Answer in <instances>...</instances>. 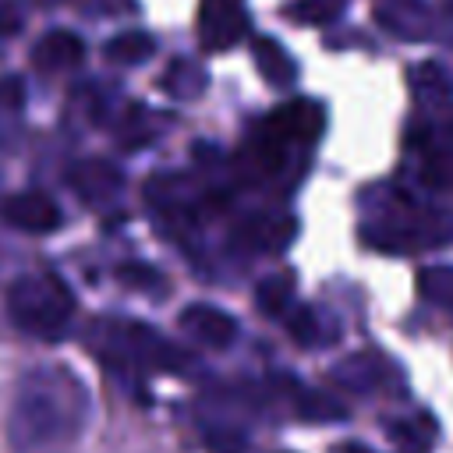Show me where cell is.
<instances>
[{"label": "cell", "mask_w": 453, "mask_h": 453, "mask_svg": "<svg viewBox=\"0 0 453 453\" xmlns=\"http://www.w3.org/2000/svg\"><path fill=\"white\" fill-rule=\"evenodd\" d=\"M163 88H166L170 96H177V99H195V96H202V88H205V74H202V67L191 64V60H173L170 71L163 74Z\"/></svg>", "instance_id": "7c38bea8"}, {"label": "cell", "mask_w": 453, "mask_h": 453, "mask_svg": "<svg viewBox=\"0 0 453 453\" xmlns=\"http://www.w3.org/2000/svg\"><path fill=\"white\" fill-rule=\"evenodd\" d=\"M88 389L67 365L28 368L7 411V442L14 453H42L67 446L88 421Z\"/></svg>", "instance_id": "6da1fadb"}, {"label": "cell", "mask_w": 453, "mask_h": 453, "mask_svg": "<svg viewBox=\"0 0 453 453\" xmlns=\"http://www.w3.org/2000/svg\"><path fill=\"white\" fill-rule=\"evenodd\" d=\"M7 319L32 340H60L74 315V294L57 273H21L7 287Z\"/></svg>", "instance_id": "7a4b0ae2"}, {"label": "cell", "mask_w": 453, "mask_h": 453, "mask_svg": "<svg viewBox=\"0 0 453 453\" xmlns=\"http://www.w3.org/2000/svg\"><path fill=\"white\" fill-rule=\"evenodd\" d=\"M106 343L120 347L124 354L138 357V361H152L156 368H166V365H180V354L152 329L138 326V322H110L106 326Z\"/></svg>", "instance_id": "8992f818"}, {"label": "cell", "mask_w": 453, "mask_h": 453, "mask_svg": "<svg viewBox=\"0 0 453 453\" xmlns=\"http://www.w3.org/2000/svg\"><path fill=\"white\" fill-rule=\"evenodd\" d=\"M294 234V219H276V216H255L244 226V241H255V248H283Z\"/></svg>", "instance_id": "4fadbf2b"}, {"label": "cell", "mask_w": 453, "mask_h": 453, "mask_svg": "<svg viewBox=\"0 0 453 453\" xmlns=\"http://www.w3.org/2000/svg\"><path fill=\"white\" fill-rule=\"evenodd\" d=\"M156 53V35L145 28H127L106 42V60L110 64H142Z\"/></svg>", "instance_id": "8fae6325"}, {"label": "cell", "mask_w": 453, "mask_h": 453, "mask_svg": "<svg viewBox=\"0 0 453 453\" xmlns=\"http://www.w3.org/2000/svg\"><path fill=\"white\" fill-rule=\"evenodd\" d=\"M21 99H25V85H21V78H0V113L21 110Z\"/></svg>", "instance_id": "e0dca14e"}, {"label": "cell", "mask_w": 453, "mask_h": 453, "mask_svg": "<svg viewBox=\"0 0 453 453\" xmlns=\"http://www.w3.org/2000/svg\"><path fill=\"white\" fill-rule=\"evenodd\" d=\"M258 304H262L265 311L276 315V311L287 304V283H280V280H265L262 290H258Z\"/></svg>", "instance_id": "2e32d148"}, {"label": "cell", "mask_w": 453, "mask_h": 453, "mask_svg": "<svg viewBox=\"0 0 453 453\" xmlns=\"http://www.w3.org/2000/svg\"><path fill=\"white\" fill-rule=\"evenodd\" d=\"M0 216L21 234H53L64 223L60 205L42 191H21V195L4 198Z\"/></svg>", "instance_id": "5b68a950"}, {"label": "cell", "mask_w": 453, "mask_h": 453, "mask_svg": "<svg viewBox=\"0 0 453 453\" xmlns=\"http://www.w3.org/2000/svg\"><path fill=\"white\" fill-rule=\"evenodd\" d=\"M322 124H326V110L311 99H294V103H283L280 110L269 113L265 120V134L273 142H315L322 134Z\"/></svg>", "instance_id": "277c9868"}, {"label": "cell", "mask_w": 453, "mask_h": 453, "mask_svg": "<svg viewBox=\"0 0 453 453\" xmlns=\"http://www.w3.org/2000/svg\"><path fill=\"white\" fill-rule=\"evenodd\" d=\"M67 180H71V188L78 191V198L88 202V205L110 202V198L120 195V188H124L120 170H117L113 163H106V159H81V163H74L71 173H67Z\"/></svg>", "instance_id": "ba28073f"}, {"label": "cell", "mask_w": 453, "mask_h": 453, "mask_svg": "<svg viewBox=\"0 0 453 453\" xmlns=\"http://www.w3.org/2000/svg\"><path fill=\"white\" fill-rule=\"evenodd\" d=\"M411 85L418 96H446L453 92V71L442 64H418L411 71Z\"/></svg>", "instance_id": "9a60e30c"}, {"label": "cell", "mask_w": 453, "mask_h": 453, "mask_svg": "<svg viewBox=\"0 0 453 453\" xmlns=\"http://www.w3.org/2000/svg\"><path fill=\"white\" fill-rule=\"evenodd\" d=\"M18 28H21V21H18L14 14L0 11V35H11V32H18Z\"/></svg>", "instance_id": "ac0fdd59"}, {"label": "cell", "mask_w": 453, "mask_h": 453, "mask_svg": "<svg viewBox=\"0 0 453 453\" xmlns=\"http://www.w3.org/2000/svg\"><path fill=\"white\" fill-rule=\"evenodd\" d=\"M32 64L39 71H67V67H78L85 60V42L78 32H67V28H50L46 35L35 39L32 46Z\"/></svg>", "instance_id": "9c48e42d"}, {"label": "cell", "mask_w": 453, "mask_h": 453, "mask_svg": "<svg viewBox=\"0 0 453 453\" xmlns=\"http://www.w3.org/2000/svg\"><path fill=\"white\" fill-rule=\"evenodd\" d=\"M251 57H255L258 74H262L269 85L290 88V85L297 81V64H294V57H290L273 35H258V39L251 42Z\"/></svg>", "instance_id": "30bf717a"}, {"label": "cell", "mask_w": 453, "mask_h": 453, "mask_svg": "<svg viewBox=\"0 0 453 453\" xmlns=\"http://www.w3.org/2000/svg\"><path fill=\"white\" fill-rule=\"evenodd\" d=\"M248 35V14L241 0H205L198 14V39L209 53H223Z\"/></svg>", "instance_id": "3957f363"}, {"label": "cell", "mask_w": 453, "mask_h": 453, "mask_svg": "<svg viewBox=\"0 0 453 453\" xmlns=\"http://www.w3.org/2000/svg\"><path fill=\"white\" fill-rule=\"evenodd\" d=\"M177 322L195 343L212 347V350H226L237 340V319L216 304H188Z\"/></svg>", "instance_id": "52a82bcc"}, {"label": "cell", "mask_w": 453, "mask_h": 453, "mask_svg": "<svg viewBox=\"0 0 453 453\" xmlns=\"http://www.w3.org/2000/svg\"><path fill=\"white\" fill-rule=\"evenodd\" d=\"M347 0H297L287 7V18L294 25H329L343 14Z\"/></svg>", "instance_id": "5bb4252c"}]
</instances>
